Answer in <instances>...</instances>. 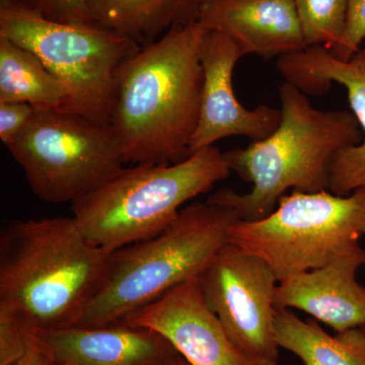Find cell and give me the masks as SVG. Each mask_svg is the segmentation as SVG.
Instances as JSON below:
<instances>
[{
	"label": "cell",
	"instance_id": "obj_19",
	"mask_svg": "<svg viewBox=\"0 0 365 365\" xmlns=\"http://www.w3.org/2000/svg\"><path fill=\"white\" fill-rule=\"evenodd\" d=\"M307 47L323 46L333 50L343 39L348 0H294Z\"/></svg>",
	"mask_w": 365,
	"mask_h": 365
},
{
	"label": "cell",
	"instance_id": "obj_21",
	"mask_svg": "<svg viewBox=\"0 0 365 365\" xmlns=\"http://www.w3.org/2000/svg\"><path fill=\"white\" fill-rule=\"evenodd\" d=\"M365 39V0H348L347 21L343 39L335 49L330 50L334 56L349 60L361 49Z\"/></svg>",
	"mask_w": 365,
	"mask_h": 365
},
{
	"label": "cell",
	"instance_id": "obj_12",
	"mask_svg": "<svg viewBox=\"0 0 365 365\" xmlns=\"http://www.w3.org/2000/svg\"><path fill=\"white\" fill-rule=\"evenodd\" d=\"M277 68L285 81L309 95H323L333 83L347 91L350 108L362 131L359 145L345 148L334 158L329 178V191L348 196L365 188V64L356 57L342 60L323 46L284 55Z\"/></svg>",
	"mask_w": 365,
	"mask_h": 365
},
{
	"label": "cell",
	"instance_id": "obj_2",
	"mask_svg": "<svg viewBox=\"0 0 365 365\" xmlns=\"http://www.w3.org/2000/svg\"><path fill=\"white\" fill-rule=\"evenodd\" d=\"M110 257L73 216L9 223L0 234V317L30 338L78 325L104 285Z\"/></svg>",
	"mask_w": 365,
	"mask_h": 365
},
{
	"label": "cell",
	"instance_id": "obj_26",
	"mask_svg": "<svg viewBox=\"0 0 365 365\" xmlns=\"http://www.w3.org/2000/svg\"><path fill=\"white\" fill-rule=\"evenodd\" d=\"M201 1H205V0H196L197 4H199V2H201Z\"/></svg>",
	"mask_w": 365,
	"mask_h": 365
},
{
	"label": "cell",
	"instance_id": "obj_24",
	"mask_svg": "<svg viewBox=\"0 0 365 365\" xmlns=\"http://www.w3.org/2000/svg\"><path fill=\"white\" fill-rule=\"evenodd\" d=\"M355 57L356 58H359L360 61L364 62L365 64V48H361V49L359 50V53H357L356 55H355Z\"/></svg>",
	"mask_w": 365,
	"mask_h": 365
},
{
	"label": "cell",
	"instance_id": "obj_5",
	"mask_svg": "<svg viewBox=\"0 0 365 365\" xmlns=\"http://www.w3.org/2000/svg\"><path fill=\"white\" fill-rule=\"evenodd\" d=\"M223 153L205 148L177 163H140L71 203L79 227L112 252L150 239L176 220L185 203L230 176Z\"/></svg>",
	"mask_w": 365,
	"mask_h": 365
},
{
	"label": "cell",
	"instance_id": "obj_9",
	"mask_svg": "<svg viewBox=\"0 0 365 365\" xmlns=\"http://www.w3.org/2000/svg\"><path fill=\"white\" fill-rule=\"evenodd\" d=\"M204 299L235 347L254 365H277L278 280L266 262L228 244L198 278Z\"/></svg>",
	"mask_w": 365,
	"mask_h": 365
},
{
	"label": "cell",
	"instance_id": "obj_25",
	"mask_svg": "<svg viewBox=\"0 0 365 365\" xmlns=\"http://www.w3.org/2000/svg\"><path fill=\"white\" fill-rule=\"evenodd\" d=\"M173 365H192L191 364H189L188 361H187L186 359H184V357H181L179 360H178L177 362H175Z\"/></svg>",
	"mask_w": 365,
	"mask_h": 365
},
{
	"label": "cell",
	"instance_id": "obj_28",
	"mask_svg": "<svg viewBox=\"0 0 365 365\" xmlns=\"http://www.w3.org/2000/svg\"><path fill=\"white\" fill-rule=\"evenodd\" d=\"M365 189V188H364Z\"/></svg>",
	"mask_w": 365,
	"mask_h": 365
},
{
	"label": "cell",
	"instance_id": "obj_10",
	"mask_svg": "<svg viewBox=\"0 0 365 365\" xmlns=\"http://www.w3.org/2000/svg\"><path fill=\"white\" fill-rule=\"evenodd\" d=\"M244 53L225 34L207 31L201 46L203 85L200 112L189 155L215 146L218 140L244 136L252 141L267 138L279 126L281 111L261 105L247 109L232 86L235 64Z\"/></svg>",
	"mask_w": 365,
	"mask_h": 365
},
{
	"label": "cell",
	"instance_id": "obj_8",
	"mask_svg": "<svg viewBox=\"0 0 365 365\" xmlns=\"http://www.w3.org/2000/svg\"><path fill=\"white\" fill-rule=\"evenodd\" d=\"M9 150L34 194L48 203H72L125 169L109 125L58 109H36Z\"/></svg>",
	"mask_w": 365,
	"mask_h": 365
},
{
	"label": "cell",
	"instance_id": "obj_6",
	"mask_svg": "<svg viewBox=\"0 0 365 365\" xmlns=\"http://www.w3.org/2000/svg\"><path fill=\"white\" fill-rule=\"evenodd\" d=\"M0 36L34 53L66 85L58 110L109 125L117 72L136 42L95 24L46 19L19 0H0Z\"/></svg>",
	"mask_w": 365,
	"mask_h": 365
},
{
	"label": "cell",
	"instance_id": "obj_15",
	"mask_svg": "<svg viewBox=\"0 0 365 365\" xmlns=\"http://www.w3.org/2000/svg\"><path fill=\"white\" fill-rule=\"evenodd\" d=\"M195 18L227 36L244 55L279 58L307 48L294 0H205Z\"/></svg>",
	"mask_w": 365,
	"mask_h": 365
},
{
	"label": "cell",
	"instance_id": "obj_11",
	"mask_svg": "<svg viewBox=\"0 0 365 365\" xmlns=\"http://www.w3.org/2000/svg\"><path fill=\"white\" fill-rule=\"evenodd\" d=\"M123 323L160 334L192 365H254L209 309L198 278L174 288Z\"/></svg>",
	"mask_w": 365,
	"mask_h": 365
},
{
	"label": "cell",
	"instance_id": "obj_18",
	"mask_svg": "<svg viewBox=\"0 0 365 365\" xmlns=\"http://www.w3.org/2000/svg\"><path fill=\"white\" fill-rule=\"evenodd\" d=\"M67 98L66 85L34 53L0 36V103L60 109Z\"/></svg>",
	"mask_w": 365,
	"mask_h": 365
},
{
	"label": "cell",
	"instance_id": "obj_4",
	"mask_svg": "<svg viewBox=\"0 0 365 365\" xmlns=\"http://www.w3.org/2000/svg\"><path fill=\"white\" fill-rule=\"evenodd\" d=\"M239 220L234 209L193 203L160 234L112 252L104 285L76 326L123 323L174 288L200 277L230 244V230Z\"/></svg>",
	"mask_w": 365,
	"mask_h": 365
},
{
	"label": "cell",
	"instance_id": "obj_20",
	"mask_svg": "<svg viewBox=\"0 0 365 365\" xmlns=\"http://www.w3.org/2000/svg\"><path fill=\"white\" fill-rule=\"evenodd\" d=\"M46 19L61 23H90V14L83 0H19Z\"/></svg>",
	"mask_w": 365,
	"mask_h": 365
},
{
	"label": "cell",
	"instance_id": "obj_3",
	"mask_svg": "<svg viewBox=\"0 0 365 365\" xmlns=\"http://www.w3.org/2000/svg\"><path fill=\"white\" fill-rule=\"evenodd\" d=\"M279 98L281 121L270 136L223 153L230 170L252 184L251 191L222 189L207 199L234 209L241 220L266 217L287 190L329 191L334 158L362 141L352 112L316 109L306 93L287 81L279 86Z\"/></svg>",
	"mask_w": 365,
	"mask_h": 365
},
{
	"label": "cell",
	"instance_id": "obj_22",
	"mask_svg": "<svg viewBox=\"0 0 365 365\" xmlns=\"http://www.w3.org/2000/svg\"><path fill=\"white\" fill-rule=\"evenodd\" d=\"M35 112L36 108L26 103H0V140L7 148L23 133Z\"/></svg>",
	"mask_w": 365,
	"mask_h": 365
},
{
	"label": "cell",
	"instance_id": "obj_1",
	"mask_svg": "<svg viewBox=\"0 0 365 365\" xmlns=\"http://www.w3.org/2000/svg\"><path fill=\"white\" fill-rule=\"evenodd\" d=\"M207 31L192 19L120 66L109 126L125 163H177L190 157L200 112L201 46Z\"/></svg>",
	"mask_w": 365,
	"mask_h": 365
},
{
	"label": "cell",
	"instance_id": "obj_27",
	"mask_svg": "<svg viewBox=\"0 0 365 365\" xmlns=\"http://www.w3.org/2000/svg\"><path fill=\"white\" fill-rule=\"evenodd\" d=\"M362 328H364V333H365V327H362Z\"/></svg>",
	"mask_w": 365,
	"mask_h": 365
},
{
	"label": "cell",
	"instance_id": "obj_16",
	"mask_svg": "<svg viewBox=\"0 0 365 365\" xmlns=\"http://www.w3.org/2000/svg\"><path fill=\"white\" fill-rule=\"evenodd\" d=\"M93 24L141 47L195 18L196 0H83ZM165 35V34H163Z\"/></svg>",
	"mask_w": 365,
	"mask_h": 365
},
{
	"label": "cell",
	"instance_id": "obj_13",
	"mask_svg": "<svg viewBox=\"0 0 365 365\" xmlns=\"http://www.w3.org/2000/svg\"><path fill=\"white\" fill-rule=\"evenodd\" d=\"M31 344L52 365H173L182 357L160 334L126 323L43 331Z\"/></svg>",
	"mask_w": 365,
	"mask_h": 365
},
{
	"label": "cell",
	"instance_id": "obj_23",
	"mask_svg": "<svg viewBox=\"0 0 365 365\" xmlns=\"http://www.w3.org/2000/svg\"><path fill=\"white\" fill-rule=\"evenodd\" d=\"M11 365H52L45 353L41 351L37 346L31 344L28 352Z\"/></svg>",
	"mask_w": 365,
	"mask_h": 365
},
{
	"label": "cell",
	"instance_id": "obj_7",
	"mask_svg": "<svg viewBox=\"0 0 365 365\" xmlns=\"http://www.w3.org/2000/svg\"><path fill=\"white\" fill-rule=\"evenodd\" d=\"M365 235V189L348 196L292 190L258 220H237L230 244L268 264L278 282L324 267Z\"/></svg>",
	"mask_w": 365,
	"mask_h": 365
},
{
	"label": "cell",
	"instance_id": "obj_14",
	"mask_svg": "<svg viewBox=\"0 0 365 365\" xmlns=\"http://www.w3.org/2000/svg\"><path fill=\"white\" fill-rule=\"evenodd\" d=\"M365 265L359 245L324 267L278 282L275 307L297 309L331 327L336 333L365 327V287L357 281Z\"/></svg>",
	"mask_w": 365,
	"mask_h": 365
},
{
	"label": "cell",
	"instance_id": "obj_17",
	"mask_svg": "<svg viewBox=\"0 0 365 365\" xmlns=\"http://www.w3.org/2000/svg\"><path fill=\"white\" fill-rule=\"evenodd\" d=\"M276 339L304 365H365L364 328L332 336L314 319L302 321L288 309H276Z\"/></svg>",
	"mask_w": 365,
	"mask_h": 365
}]
</instances>
